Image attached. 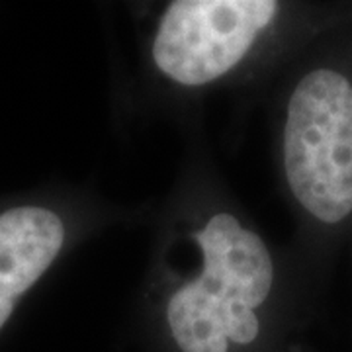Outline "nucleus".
Instances as JSON below:
<instances>
[{"instance_id":"obj_4","label":"nucleus","mask_w":352,"mask_h":352,"mask_svg":"<svg viewBox=\"0 0 352 352\" xmlns=\"http://www.w3.org/2000/svg\"><path fill=\"white\" fill-rule=\"evenodd\" d=\"M108 212L67 188L0 196V337L28 296Z\"/></svg>"},{"instance_id":"obj_1","label":"nucleus","mask_w":352,"mask_h":352,"mask_svg":"<svg viewBox=\"0 0 352 352\" xmlns=\"http://www.w3.org/2000/svg\"><path fill=\"white\" fill-rule=\"evenodd\" d=\"M138 300L149 352H305L323 278L274 245L208 168L161 210Z\"/></svg>"},{"instance_id":"obj_5","label":"nucleus","mask_w":352,"mask_h":352,"mask_svg":"<svg viewBox=\"0 0 352 352\" xmlns=\"http://www.w3.org/2000/svg\"><path fill=\"white\" fill-rule=\"evenodd\" d=\"M305 352H309V351H307V349H305Z\"/></svg>"},{"instance_id":"obj_2","label":"nucleus","mask_w":352,"mask_h":352,"mask_svg":"<svg viewBox=\"0 0 352 352\" xmlns=\"http://www.w3.org/2000/svg\"><path fill=\"white\" fill-rule=\"evenodd\" d=\"M280 192L296 251L325 278L352 237V18L303 45L268 85Z\"/></svg>"},{"instance_id":"obj_3","label":"nucleus","mask_w":352,"mask_h":352,"mask_svg":"<svg viewBox=\"0 0 352 352\" xmlns=\"http://www.w3.org/2000/svg\"><path fill=\"white\" fill-rule=\"evenodd\" d=\"M349 18L352 4L170 0L145 25L143 63L157 87L180 98L268 87L303 45Z\"/></svg>"}]
</instances>
